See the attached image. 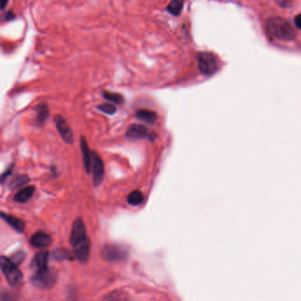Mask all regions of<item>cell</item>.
<instances>
[{"mask_svg": "<svg viewBox=\"0 0 301 301\" xmlns=\"http://www.w3.org/2000/svg\"><path fill=\"white\" fill-rule=\"evenodd\" d=\"M70 244L73 247V254L77 260L81 263H87L90 252V241L87 236L86 227L81 218H77L73 223L70 235Z\"/></svg>", "mask_w": 301, "mask_h": 301, "instance_id": "1", "label": "cell"}, {"mask_svg": "<svg viewBox=\"0 0 301 301\" xmlns=\"http://www.w3.org/2000/svg\"><path fill=\"white\" fill-rule=\"evenodd\" d=\"M266 27L272 36L281 41H293L296 37V32L293 26L280 17H273L268 19Z\"/></svg>", "mask_w": 301, "mask_h": 301, "instance_id": "2", "label": "cell"}, {"mask_svg": "<svg viewBox=\"0 0 301 301\" xmlns=\"http://www.w3.org/2000/svg\"><path fill=\"white\" fill-rule=\"evenodd\" d=\"M0 265L2 273L10 286L18 287L21 285L23 275L16 263H13L11 259L2 256L0 260Z\"/></svg>", "mask_w": 301, "mask_h": 301, "instance_id": "3", "label": "cell"}, {"mask_svg": "<svg viewBox=\"0 0 301 301\" xmlns=\"http://www.w3.org/2000/svg\"><path fill=\"white\" fill-rule=\"evenodd\" d=\"M199 71L204 75H211L218 69V58L210 52H200L197 56Z\"/></svg>", "mask_w": 301, "mask_h": 301, "instance_id": "4", "label": "cell"}, {"mask_svg": "<svg viewBox=\"0 0 301 301\" xmlns=\"http://www.w3.org/2000/svg\"><path fill=\"white\" fill-rule=\"evenodd\" d=\"M56 279V275L47 268L42 271H36L35 274L32 277L31 282L39 289L46 290L50 289L55 285Z\"/></svg>", "mask_w": 301, "mask_h": 301, "instance_id": "5", "label": "cell"}, {"mask_svg": "<svg viewBox=\"0 0 301 301\" xmlns=\"http://www.w3.org/2000/svg\"><path fill=\"white\" fill-rule=\"evenodd\" d=\"M101 256L103 260L110 263H117L126 258L127 253L126 250L118 245H105L102 250Z\"/></svg>", "mask_w": 301, "mask_h": 301, "instance_id": "6", "label": "cell"}, {"mask_svg": "<svg viewBox=\"0 0 301 301\" xmlns=\"http://www.w3.org/2000/svg\"><path fill=\"white\" fill-rule=\"evenodd\" d=\"M54 121L63 141L67 144H72L73 142V132L65 118H63L61 115H57L54 118Z\"/></svg>", "mask_w": 301, "mask_h": 301, "instance_id": "7", "label": "cell"}, {"mask_svg": "<svg viewBox=\"0 0 301 301\" xmlns=\"http://www.w3.org/2000/svg\"><path fill=\"white\" fill-rule=\"evenodd\" d=\"M92 171H93V181L95 186H98L102 182L104 176V166L103 160L99 155L95 151L92 152Z\"/></svg>", "mask_w": 301, "mask_h": 301, "instance_id": "8", "label": "cell"}, {"mask_svg": "<svg viewBox=\"0 0 301 301\" xmlns=\"http://www.w3.org/2000/svg\"><path fill=\"white\" fill-rule=\"evenodd\" d=\"M126 137L129 140H141V139H151L154 138V134L149 132V130L146 126L139 124H133L128 127L126 131ZM153 140V139H151Z\"/></svg>", "mask_w": 301, "mask_h": 301, "instance_id": "9", "label": "cell"}, {"mask_svg": "<svg viewBox=\"0 0 301 301\" xmlns=\"http://www.w3.org/2000/svg\"><path fill=\"white\" fill-rule=\"evenodd\" d=\"M51 237L49 234L42 232L34 233L30 239L31 246L35 248H48L51 244Z\"/></svg>", "mask_w": 301, "mask_h": 301, "instance_id": "10", "label": "cell"}, {"mask_svg": "<svg viewBox=\"0 0 301 301\" xmlns=\"http://www.w3.org/2000/svg\"><path fill=\"white\" fill-rule=\"evenodd\" d=\"M80 149H81L84 168H85L86 172L90 173L92 170V153L89 151L88 143L84 137H81L80 139Z\"/></svg>", "mask_w": 301, "mask_h": 301, "instance_id": "11", "label": "cell"}, {"mask_svg": "<svg viewBox=\"0 0 301 301\" xmlns=\"http://www.w3.org/2000/svg\"><path fill=\"white\" fill-rule=\"evenodd\" d=\"M49 256H50V255H49L48 252H39L32 260V263H31L32 267L34 268L36 271L47 269Z\"/></svg>", "mask_w": 301, "mask_h": 301, "instance_id": "12", "label": "cell"}, {"mask_svg": "<svg viewBox=\"0 0 301 301\" xmlns=\"http://www.w3.org/2000/svg\"><path fill=\"white\" fill-rule=\"evenodd\" d=\"M1 217L4 219V221L7 223L8 225L11 226L12 228L16 230L18 233H22L25 228V223L21 219L11 216V215H7V214H4V212L1 213Z\"/></svg>", "mask_w": 301, "mask_h": 301, "instance_id": "13", "label": "cell"}, {"mask_svg": "<svg viewBox=\"0 0 301 301\" xmlns=\"http://www.w3.org/2000/svg\"><path fill=\"white\" fill-rule=\"evenodd\" d=\"M34 187L33 186L30 187H25L21 190H19L15 195H14V198L13 200L16 202H19V203H25L27 201L30 200L31 197L33 196L34 193Z\"/></svg>", "mask_w": 301, "mask_h": 301, "instance_id": "14", "label": "cell"}, {"mask_svg": "<svg viewBox=\"0 0 301 301\" xmlns=\"http://www.w3.org/2000/svg\"><path fill=\"white\" fill-rule=\"evenodd\" d=\"M34 110L36 111V124L42 126L49 117V107L46 103H39Z\"/></svg>", "mask_w": 301, "mask_h": 301, "instance_id": "15", "label": "cell"}, {"mask_svg": "<svg viewBox=\"0 0 301 301\" xmlns=\"http://www.w3.org/2000/svg\"><path fill=\"white\" fill-rule=\"evenodd\" d=\"M136 118L144 122L153 125L157 119V114L156 112L149 110H139L136 111Z\"/></svg>", "mask_w": 301, "mask_h": 301, "instance_id": "16", "label": "cell"}, {"mask_svg": "<svg viewBox=\"0 0 301 301\" xmlns=\"http://www.w3.org/2000/svg\"><path fill=\"white\" fill-rule=\"evenodd\" d=\"M183 7L184 0H172L168 4L166 10L172 15L179 16L183 11Z\"/></svg>", "mask_w": 301, "mask_h": 301, "instance_id": "17", "label": "cell"}, {"mask_svg": "<svg viewBox=\"0 0 301 301\" xmlns=\"http://www.w3.org/2000/svg\"><path fill=\"white\" fill-rule=\"evenodd\" d=\"M144 201V196L142 195L141 191L135 190L129 194L127 197V202L132 206H138L141 205Z\"/></svg>", "mask_w": 301, "mask_h": 301, "instance_id": "18", "label": "cell"}, {"mask_svg": "<svg viewBox=\"0 0 301 301\" xmlns=\"http://www.w3.org/2000/svg\"><path fill=\"white\" fill-rule=\"evenodd\" d=\"M103 97L105 99L112 102V103H117V104H122L125 102V98L122 95L118 93H112V92L105 91L103 92Z\"/></svg>", "mask_w": 301, "mask_h": 301, "instance_id": "19", "label": "cell"}, {"mask_svg": "<svg viewBox=\"0 0 301 301\" xmlns=\"http://www.w3.org/2000/svg\"><path fill=\"white\" fill-rule=\"evenodd\" d=\"M28 181H29V179H28L27 176H19L11 181V184H10V188L11 189H18V188H20L23 186H25Z\"/></svg>", "mask_w": 301, "mask_h": 301, "instance_id": "20", "label": "cell"}, {"mask_svg": "<svg viewBox=\"0 0 301 301\" xmlns=\"http://www.w3.org/2000/svg\"><path fill=\"white\" fill-rule=\"evenodd\" d=\"M52 257L54 259L60 261V260H72V256L67 249H57L52 253Z\"/></svg>", "mask_w": 301, "mask_h": 301, "instance_id": "21", "label": "cell"}, {"mask_svg": "<svg viewBox=\"0 0 301 301\" xmlns=\"http://www.w3.org/2000/svg\"><path fill=\"white\" fill-rule=\"evenodd\" d=\"M97 108H98L99 111L108 115H113L116 112V111H117L116 107L112 103H103V104H101Z\"/></svg>", "mask_w": 301, "mask_h": 301, "instance_id": "22", "label": "cell"}, {"mask_svg": "<svg viewBox=\"0 0 301 301\" xmlns=\"http://www.w3.org/2000/svg\"><path fill=\"white\" fill-rule=\"evenodd\" d=\"M23 256H24V255H23L22 253H19L18 255L14 256L13 260L11 259V261H12L13 263H16V264H18V263H20V262L22 261Z\"/></svg>", "mask_w": 301, "mask_h": 301, "instance_id": "23", "label": "cell"}, {"mask_svg": "<svg viewBox=\"0 0 301 301\" xmlns=\"http://www.w3.org/2000/svg\"><path fill=\"white\" fill-rule=\"evenodd\" d=\"M294 23H295V26H296L299 29H301V14H299V15L295 17Z\"/></svg>", "mask_w": 301, "mask_h": 301, "instance_id": "24", "label": "cell"}, {"mask_svg": "<svg viewBox=\"0 0 301 301\" xmlns=\"http://www.w3.org/2000/svg\"><path fill=\"white\" fill-rule=\"evenodd\" d=\"M15 18V15H14V13H12V11H10L6 12V14H5V20H11V19H14Z\"/></svg>", "mask_w": 301, "mask_h": 301, "instance_id": "25", "label": "cell"}, {"mask_svg": "<svg viewBox=\"0 0 301 301\" xmlns=\"http://www.w3.org/2000/svg\"><path fill=\"white\" fill-rule=\"evenodd\" d=\"M8 1H9V0H0V2H1V8H2V9H4L5 6L7 5Z\"/></svg>", "mask_w": 301, "mask_h": 301, "instance_id": "26", "label": "cell"}]
</instances>
